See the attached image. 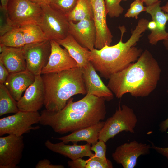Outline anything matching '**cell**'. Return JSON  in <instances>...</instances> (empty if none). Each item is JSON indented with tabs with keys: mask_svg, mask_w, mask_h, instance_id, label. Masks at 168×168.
<instances>
[{
	"mask_svg": "<svg viewBox=\"0 0 168 168\" xmlns=\"http://www.w3.org/2000/svg\"><path fill=\"white\" fill-rule=\"evenodd\" d=\"M147 6L151 5L160 0H141Z\"/></svg>",
	"mask_w": 168,
	"mask_h": 168,
	"instance_id": "obj_40",
	"label": "cell"
},
{
	"mask_svg": "<svg viewBox=\"0 0 168 168\" xmlns=\"http://www.w3.org/2000/svg\"><path fill=\"white\" fill-rule=\"evenodd\" d=\"M93 12V21L96 27L95 49H100L106 45L110 46L113 36L106 22L107 14L104 0H90Z\"/></svg>",
	"mask_w": 168,
	"mask_h": 168,
	"instance_id": "obj_12",
	"label": "cell"
},
{
	"mask_svg": "<svg viewBox=\"0 0 168 168\" xmlns=\"http://www.w3.org/2000/svg\"><path fill=\"white\" fill-rule=\"evenodd\" d=\"M151 148L150 144L133 140L118 146L112 156L113 159L123 168H134L138 158L141 155L148 154Z\"/></svg>",
	"mask_w": 168,
	"mask_h": 168,
	"instance_id": "obj_11",
	"label": "cell"
},
{
	"mask_svg": "<svg viewBox=\"0 0 168 168\" xmlns=\"http://www.w3.org/2000/svg\"><path fill=\"white\" fill-rule=\"evenodd\" d=\"M167 93L168 94V88H167Z\"/></svg>",
	"mask_w": 168,
	"mask_h": 168,
	"instance_id": "obj_44",
	"label": "cell"
},
{
	"mask_svg": "<svg viewBox=\"0 0 168 168\" xmlns=\"http://www.w3.org/2000/svg\"><path fill=\"white\" fill-rule=\"evenodd\" d=\"M163 43L166 49L168 50V36L167 39L163 40Z\"/></svg>",
	"mask_w": 168,
	"mask_h": 168,
	"instance_id": "obj_43",
	"label": "cell"
},
{
	"mask_svg": "<svg viewBox=\"0 0 168 168\" xmlns=\"http://www.w3.org/2000/svg\"><path fill=\"white\" fill-rule=\"evenodd\" d=\"M73 100L70 98L59 111L42 110L39 123L49 126L55 132L62 134L88 127L105 119L106 100L104 98L86 94L78 101L73 102Z\"/></svg>",
	"mask_w": 168,
	"mask_h": 168,
	"instance_id": "obj_1",
	"label": "cell"
},
{
	"mask_svg": "<svg viewBox=\"0 0 168 168\" xmlns=\"http://www.w3.org/2000/svg\"><path fill=\"white\" fill-rule=\"evenodd\" d=\"M161 72L157 61L146 49L136 62L111 75L107 86L118 98L128 93L136 97H146L156 88Z\"/></svg>",
	"mask_w": 168,
	"mask_h": 168,
	"instance_id": "obj_2",
	"label": "cell"
},
{
	"mask_svg": "<svg viewBox=\"0 0 168 168\" xmlns=\"http://www.w3.org/2000/svg\"><path fill=\"white\" fill-rule=\"evenodd\" d=\"M7 10L14 27L38 25L42 13L41 6L29 0H10Z\"/></svg>",
	"mask_w": 168,
	"mask_h": 168,
	"instance_id": "obj_8",
	"label": "cell"
},
{
	"mask_svg": "<svg viewBox=\"0 0 168 168\" xmlns=\"http://www.w3.org/2000/svg\"><path fill=\"white\" fill-rule=\"evenodd\" d=\"M122 0L126 1V0Z\"/></svg>",
	"mask_w": 168,
	"mask_h": 168,
	"instance_id": "obj_45",
	"label": "cell"
},
{
	"mask_svg": "<svg viewBox=\"0 0 168 168\" xmlns=\"http://www.w3.org/2000/svg\"><path fill=\"white\" fill-rule=\"evenodd\" d=\"M105 122L100 121L98 123L86 128H84L72 133H71L57 139L65 143L69 142H77L85 141L91 145L96 143L99 140V135L103 127Z\"/></svg>",
	"mask_w": 168,
	"mask_h": 168,
	"instance_id": "obj_21",
	"label": "cell"
},
{
	"mask_svg": "<svg viewBox=\"0 0 168 168\" xmlns=\"http://www.w3.org/2000/svg\"><path fill=\"white\" fill-rule=\"evenodd\" d=\"M112 163L108 159L99 158L94 156L86 160V168H112Z\"/></svg>",
	"mask_w": 168,
	"mask_h": 168,
	"instance_id": "obj_30",
	"label": "cell"
},
{
	"mask_svg": "<svg viewBox=\"0 0 168 168\" xmlns=\"http://www.w3.org/2000/svg\"><path fill=\"white\" fill-rule=\"evenodd\" d=\"M78 0H50L49 5L52 8L66 16L74 8Z\"/></svg>",
	"mask_w": 168,
	"mask_h": 168,
	"instance_id": "obj_27",
	"label": "cell"
},
{
	"mask_svg": "<svg viewBox=\"0 0 168 168\" xmlns=\"http://www.w3.org/2000/svg\"><path fill=\"white\" fill-rule=\"evenodd\" d=\"M159 130L162 132H166L168 128V117L161 122L159 125Z\"/></svg>",
	"mask_w": 168,
	"mask_h": 168,
	"instance_id": "obj_37",
	"label": "cell"
},
{
	"mask_svg": "<svg viewBox=\"0 0 168 168\" xmlns=\"http://www.w3.org/2000/svg\"><path fill=\"white\" fill-rule=\"evenodd\" d=\"M0 61L10 74L26 70V63L22 47H10L0 44Z\"/></svg>",
	"mask_w": 168,
	"mask_h": 168,
	"instance_id": "obj_17",
	"label": "cell"
},
{
	"mask_svg": "<svg viewBox=\"0 0 168 168\" xmlns=\"http://www.w3.org/2000/svg\"><path fill=\"white\" fill-rule=\"evenodd\" d=\"M161 1H159L155 3L146 6V12L149 14L152 21H155L156 28L151 31L148 37L149 43L152 45H156L161 40L167 39L168 32L166 30V25L168 21V14L164 13L160 6Z\"/></svg>",
	"mask_w": 168,
	"mask_h": 168,
	"instance_id": "obj_18",
	"label": "cell"
},
{
	"mask_svg": "<svg viewBox=\"0 0 168 168\" xmlns=\"http://www.w3.org/2000/svg\"><path fill=\"white\" fill-rule=\"evenodd\" d=\"M151 148L154 150L158 153L166 157L168 161V147H161L156 146L152 143Z\"/></svg>",
	"mask_w": 168,
	"mask_h": 168,
	"instance_id": "obj_36",
	"label": "cell"
},
{
	"mask_svg": "<svg viewBox=\"0 0 168 168\" xmlns=\"http://www.w3.org/2000/svg\"><path fill=\"white\" fill-rule=\"evenodd\" d=\"M20 28L23 33L26 45L49 40L37 24L27 25Z\"/></svg>",
	"mask_w": 168,
	"mask_h": 168,
	"instance_id": "obj_25",
	"label": "cell"
},
{
	"mask_svg": "<svg viewBox=\"0 0 168 168\" xmlns=\"http://www.w3.org/2000/svg\"><path fill=\"white\" fill-rule=\"evenodd\" d=\"M68 166L71 168H86V160L80 158L75 160H71L68 162Z\"/></svg>",
	"mask_w": 168,
	"mask_h": 168,
	"instance_id": "obj_34",
	"label": "cell"
},
{
	"mask_svg": "<svg viewBox=\"0 0 168 168\" xmlns=\"http://www.w3.org/2000/svg\"><path fill=\"white\" fill-rule=\"evenodd\" d=\"M156 28V22L153 21H149L148 25V29H150L151 31L154 30Z\"/></svg>",
	"mask_w": 168,
	"mask_h": 168,
	"instance_id": "obj_39",
	"label": "cell"
},
{
	"mask_svg": "<svg viewBox=\"0 0 168 168\" xmlns=\"http://www.w3.org/2000/svg\"><path fill=\"white\" fill-rule=\"evenodd\" d=\"M143 2L141 0H135L130 5V8L124 15L127 18H135L137 19L138 16L143 11H146V7L143 5Z\"/></svg>",
	"mask_w": 168,
	"mask_h": 168,
	"instance_id": "obj_31",
	"label": "cell"
},
{
	"mask_svg": "<svg viewBox=\"0 0 168 168\" xmlns=\"http://www.w3.org/2000/svg\"><path fill=\"white\" fill-rule=\"evenodd\" d=\"M104 141L99 140L95 144L91 145V150L95 152L94 156L103 159H106V154L107 146Z\"/></svg>",
	"mask_w": 168,
	"mask_h": 168,
	"instance_id": "obj_32",
	"label": "cell"
},
{
	"mask_svg": "<svg viewBox=\"0 0 168 168\" xmlns=\"http://www.w3.org/2000/svg\"><path fill=\"white\" fill-rule=\"evenodd\" d=\"M31 2L41 6L49 4L50 0H29Z\"/></svg>",
	"mask_w": 168,
	"mask_h": 168,
	"instance_id": "obj_38",
	"label": "cell"
},
{
	"mask_svg": "<svg viewBox=\"0 0 168 168\" xmlns=\"http://www.w3.org/2000/svg\"><path fill=\"white\" fill-rule=\"evenodd\" d=\"M24 147L23 137L8 135L0 137V168H16Z\"/></svg>",
	"mask_w": 168,
	"mask_h": 168,
	"instance_id": "obj_10",
	"label": "cell"
},
{
	"mask_svg": "<svg viewBox=\"0 0 168 168\" xmlns=\"http://www.w3.org/2000/svg\"><path fill=\"white\" fill-rule=\"evenodd\" d=\"M122 0H104L106 11L111 17H117L123 12L124 9L120 5Z\"/></svg>",
	"mask_w": 168,
	"mask_h": 168,
	"instance_id": "obj_28",
	"label": "cell"
},
{
	"mask_svg": "<svg viewBox=\"0 0 168 168\" xmlns=\"http://www.w3.org/2000/svg\"><path fill=\"white\" fill-rule=\"evenodd\" d=\"M0 44L12 47H22L25 45L23 33L20 27H14L0 36Z\"/></svg>",
	"mask_w": 168,
	"mask_h": 168,
	"instance_id": "obj_26",
	"label": "cell"
},
{
	"mask_svg": "<svg viewBox=\"0 0 168 168\" xmlns=\"http://www.w3.org/2000/svg\"><path fill=\"white\" fill-rule=\"evenodd\" d=\"M41 76L45 91L44 105L49 111H59L73 96L86 94L82 67L43 74Z\"/></svg>",
	"mask_w": 168,
	"mask_h": 168,
	"instance_id": "obj_4",
	"label": "cell"
},
{
	"mask_svg": "<svg viewBox=\"0 0 168 168\" xmlns=\"http://www.w3.org/2000/svg\"><path fill=\"white\" fill-rule=\"evenodd\" d=\"M45 97L44 86L41 75L36 76L34 82L17 101V106L20 110L37 111L44 105Z\"/></svg>",
	"mask_w": 168,
	"mask_h": 168,
	"instance_id": "obj_13",
	"label": "cell"
},
{
	"mask_svg": "<svg viewBox=\"0 0 168 168\" xmlns=\"http://www.w3.org/2000/svg\"><path fill=\"white\" fill-rule=\"evenodd\" d=\"M10 0H0V7L7 9V5Z\"/></svg>",
	"mask_w": 168,
	"mask_h": 168,
	"instance_id": "obj_41",
	"label": "cell"
},
{
	"mask_svg": "<svg viewBox=\"0 0 168 168\" xmlns=\"http://www.w3.org/2000/svg\"><path fill=\"white\" fill-rule=\"evenodd\" d=\"M40 114L37 111L19 110L15 114L0 119V136L5 134L21 136L40 128L32 125L39 123Z\"/></svg>",
	"mask_w": 168,
	"mask_h": 168,
	"instance_id": "obj_6",
	"label": "cell"
},
{
	"mask_svg": "<svg viewBox=\"0 0 168 168\" xmlns=\"http://www.w3.org/2000/svg\"><path fill=\"white\" fill-rule=\"evenodd\" d=\"M69 21L76 23L85 19H93V12L90 0H78L73 9L67 16Z\"/></svg>",
	"mask_w": 168,
	"mask_h": 168,
	"instance_id": "obj_23",
	"label": "cell"
},
{
	"mask_svg": "<svg viewBox=\"0 0 168 168\" xmlns=\"http://www.w3.org/2000/svg\"><path fill=\"white\" fill-rule=\"evenodd\" d=\"M22 49L26 63V70L35 76L41 75L51 53L50 40L26 44Z\"/></svg>",
	"mask_w": 168,
	"mask_h": 168,
	"instance_id": "obj_9",
	"label": "cell"
},
{
	"mask_svg": "<svg viewBox=\"0 0 168 168\" xmlns=\"http://www.w3.org/2000/svg\"><path fill=\"white\" fill-rule=\"evenodd\" d=\"M36 168H64L62 165H55L51 163L48 159H44L39 161L35 166Z\"/></svg>",
	"mask_w": 168,
	"mask_h": 168,
	"instance_id": "obj_33",
	"label": "cell"
},
{
	"mask_svg": "<svg viewBox=\"0 0 168 168\" xmlns=\"http://www.w3.org/2000/svg\"><path fill=\"white\" fill-rule=\"evenodd\" d=\"M19 110L17 101L4 84H0V116L8 113H16Z\"/></svg>",
	"mask_w": 168,
	"mask_h": 168,
	"instance_id": "obj_24",
	"label": "cell"
},
{
	"mask_svg": "<svg viewBox=\"0 0 168 168\" xmlns=\"http://www.w3.org/2000/svg\"><path fill=\"white\" fill-rule=\"evenodd\" d=\"M89 61L82 68V77L85 85L86 94L104 98L109 101L114 97L112 92L103 83Z\"/></svg>",
	"mask_w": 168,
	"mask_h": 168,
	"instance_id": "obj_16",
	"label": "cell"
},
{
	"mask_svg": "<svg viewBox=\"0 0 168 168\" xmlns=\"http://www.w3.org/2000/svg\"><path fill=\"white\" fill-rule=\"evenodd\" d=\"M137 122V117L132 109L124 105L119 106L114 114L105 122L99 140L106 143L123 131L134 133Z\"/></svg>",
	"mask_w": 168,
	"mask_h": 168,
	"instance_id": "obj_5",
	"label": "cell"
},
{
	"mask_svg": "<svg viewBox=\"0 0 168 168\" xmlns=\"http://www.w3.org/2000/svg\"><path fill=\"white\" fill-rule=\"evenodd\" d=\"M161 10L164 12H165L168 14V2H166L165 5L161 7Z\"/></svg>",
	"mask_w": 168,
	"mask_h": 168,
	"instance_id": "obj_42",
	"label": "cell"
},
{
	"mask_svg": "<svg viewBox=\"0 0 168 168\" xmlns=\"http://www.w3.org/2000/svg\"><path fill=\"white\" fill-rule=\"evenodd\" d=\"M10 74L2 63L0 61V84H4Z\"/></svg>",
	"mask_w": 168,
	"mask_h": 168,
	"instance_id": "obj_35",
	"label": "cell"
},
{
	"mask_svg": "<svg viewBox=\"0 0 168 168\" xmlns=\"http://www.w3.org/2000/svg\"><path fill=\"white\" fill-rule=\"evenodd\" d=\"M35 78V76L26 70L10 74L4 84L18 101L23 93L34 82Z\"/></svg>",
	"mask_w": 168,
	"mask_h": 168,
	"instance_id": "obj_20",
	"label": "cell"
},
{
	"mask_svg": "<svg viewBox=\"0 0 168 168\" xmlns=\"http://www.w3.org/2000/svg\"><path fill=\"white\" fill-rule=\"evenodd\" d=\"M55 41L67 50L71 57L77 62V67H84L89 62L90 50L87 48L82 46L69 33L64 39Z\"/></svg>",
	"mask_w": 168,
	"mask_h": 168,
	"instance_id": "obj_22",
	"label": "cell"
},
{
	"mask_svg": "<svg viewBox=\"0 0 168 168\" xmlns=\"http://www.w3.org/2000/svg\"><path fill=\"white\" fill-rule=\"evenodd\" d=\"M42 13L38 25L48 40L63 39L69 34V21L66 16L49 5L41 6Z\"/></svg>",
	"mask_w": 168,
	"mask_h": 168,
	"instance_id": "obj_7",
	"label": "cell"
},
{
	"mask_svg": "<svg viewBox=\"0 0 168 168\" xmlns=\"http://www.w3.org/2000/svg\"><path fill=\"white\" fill-rule=\"evenodd\" d=\"M0 36L14 28L9 17L7 10L0 7Z\"/></svg>",
	"mask_w": 168,
	"mask_h": 168,
	"instance_id": "obj_29",
	"label": "cell"
},
{
	"mask_svg": "<svg viewBox=\"0 0 168 168\" xmlns=\"http://www.w3.org/2000/svg\"><path fill=\"white\" fill-rule=\"evenodd\" d=\"M50 41L51 53L47 65L42 69L41 75L60 72L77 67V62L66 49L62 48L54 40Z\"/></svg>",
	"mask_w": 168,
	"mask_h": 168,
	"instance_id": "obj_14",
	"label": "cell"
},
{
	"mask_svg": "<svg viewBox=\"0 0 168 168\" xmlns=\"http://www.w3.org/2000/svg\"><path fill=\"white\" fill-rule=\"evenodd\" d=\"M149 22L145 18L140 19L134 30H132L130 38L124 43L122 38L126 29L124 26H119L121 36L117 44L111 46L106 45L101 49L90 50L89 61L102 77L109 79L113 74L121 71L138 60L142 50L135 45L142 33L148 29Z\"/></svg>",
	"mask_w": 168,
	"mask_h": 168,
	"instance_id": "obj_3",
	"label": "cell"
},
{
	"mask_svg": "<svg viewBox=\"0 0 168 168\" xmlns=\"http://www.w3.org/2000/svg\"><path fill=\"white\" fill-rule=\"evenodd\" d=\"M68 32L82 47L90 51L95 49L96 31L93 19H85L76 23L69 21Z\"/></svg>",
	"mask_w": 168,
	"mask_h": 168,
	"instance_id": "obj_15",
	"label": "cell"
},
{
	"mask_svg": "<svg viewBox=\"0 0 168 168\" xmlns=\"http://www.w3.org/2000/svg\"><path fill=\"white\" fill-rule=\"evenodd\" d=\"M44 144L50 151L68 157L71 160L86 156L91 157L94 155L91 150V144L89 143L84 145H78L75 143L73 145H68L62 142L54 143L48 140Z\"/></svg>",
	"mask_w": 168,
	"mask_h": 168,
	"instance_id": "obj_19",
	"label": "cell"
}]
</instances>
